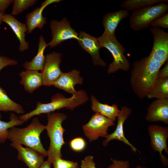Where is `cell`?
<instances>
[{
  "mask_svg": "<svg viewBox=\"0 0 168 168\" xmlns=\"http://www.w3.org/2000/svg\"><path fill=\"white\" fill-rule=\"evenodd\" d=\"M112 163L107 168H130V163L127 160H116L111 159Z\"/></svg>",
  "mask_w": 168,
  "mask_h": 168,
  "instance_id": "cell-31",
  "label": "cell"
},
{
  "mask_svg": "<svg viewBox=\"0 0 168 168\" xmlns=\"http://www.w3.org/2000/svg\"><path fill=\"white\" fill-rule=\"evenodd\" d=\"M163 64L150 55L133 62L129 82L136 95L143 99L158 79V72Z\"/></svg>",
  "mask_w": 168,
  "mask_h": 168,
  "instance_id": "cell-1",
  "label": "cell"
},
{
  "mask_svg": "<svg viewBox=\"0 0 168 168\" xmlns=\"http://www.w3.org/2000/svg\"><path fill=\"white\" fill-rule=\"evenodd\" d=\"M52 39L48 43L51 48L57 46L61 42L66 40L75 39L77 40L78 34L71 27L66 18L60 21L52 20L50 22Z\"/></svg>",
  "mask_w": 168,
  "mask_h": 168,
  "instance_id": "cell-9",
  "label": "cell"
},
{
  "mask_svg": "<svg viewBox=\"0 0 168 168\" xmlns=\"http://www.w3.org/2000/svg\"><path fill=\"white\" fill-rule=\"evenodd\" d=\"M149 30L153 38V47L149 55L163 64L168 58V33L158 27H151Z\"/></svg>",
  "mask_w": 168,
  "mask_h": 168,
  "instance_id": "cell-11",
  "label": "cell"
},
{
  "mask_svg": "<svg viewBox=\"0 0 168 168\" xmlns=\"http://www.w3.org/2000/svg\"><path fill=\"white\" fill-rule=\"evenodd\" d=\"M2 118L0 113V144L4 143L8 137V130L14 126L22 125L24 121L20 120L14 113L11 114L10 120L5 122L1 120Z\"/></svg>",
  "mask_w": 168,
  "mask_h": 168,
  "instance_id": "cell-25",
  "label": "cell"
},
{
  "mask_svg": "<svg viewBox=\"0 0 168 168\" xmlns=\"http://www.w3.org/2000/svg\"><path fill=\"white\" fill-rule=\"evenodd\" d=\"M45 129L37 117L34 118L31 123L23 128L13 127L8 130V139L12 142L24 145L31 148L44 157L47 156V151L44 147L40 139V135Z\"/></svg>",
  "mask_w": 168,
  "mask_h": 168,
  "instance_id": "cell-3",
  "label": "cell"
},
{
  "mask_svg": "<svg viewBox=\"0 0 168 168\" xmlns=\"http://www.w3.org/2000/svg\"><path fill=\"white\" fill-rule=\"evenodd\" d=\"M129 16L128 12L125 9L106 13L103 18L102 24L104 30L102 35L105 37L115 35V30L119 22Z\"/></svg>",
  "mask_w": 168,
  "mask_h": 168,
  "instance_id": "cell-19",
  "label": "cell"
},
{
  "mask_svg": "<svg viewBox=\"0 0 168 168\" xmlns=\"http://www.w3.org/2000/svg\"><path fill=\"white\" fill-rule=\"evenodd\" d=\"M97 38L101 48H106L113 58V61L109 64L107 70L108 74H113L119 70L127 72L130 69V62L124 54L126 49L115 35L111 37L101 35Z\"/></svg>",
  "mask_w": 168,
  "mask_h": 168,
  "instance_id": "cell-6",
  "label": "cell"
},
{
  "mask_svg": "<svg viewBox=\"0 0 168 168\" xmlns=\"http://www.w3.org/2000/svg\"><path fill=\"white\" fill-rule=\"evenodd\" d=\"M92 110L95 113H99L113 120L116 121L120 110L117 105L113 104L109 105L100 102L94 96H91Z\"/></svg>",
  "mask_w": 168,
  "mask_h": 168,
  "instance_id": "cell-22",
  "label": "cell"
},
{
  "mask_svg": "<svg viewBox=\"0 0 168 168\" xmlns=\"http://www.w3.org/2000/svg\"><path fill=\"white\" fill-rule=\"evenodd\" d=\"M168 4L166 2L140 8L132 11L128 22L131 29L135 31L148 28L156 19L168 13Z\"/></svg>",
  "mask_w": 168,
  "mask_h": 168,
  "instance_id": "cell-5",
  "label": "cell"
},
{
  "mask_svg": "<svg viewBox=\"0 0 168 168\" xmlns=\"http://www.w3.org/2000/svg\"><path fill=\"white\" fill-rule=\"evenodd\" d=\"M114 122L98 113L92 115L88 122L83 125L84 135L90 142L108 135L109 127L115 125Z\"/></svg>",
  "mask_w": 168,
  "mask_h": 168,
  "instance_id": "cell-7",
  "label": "cell"
},
{
  "mask_svg": "<svg viewBox=\"0 0 168 168\" xmlns=\"http://www.w3.org/2000/svg\"><path fill=\"white\" fill-rule=\"evenodd\" d=\"M146 120L149 122H161L168 124V99L152 102L147 109Z\"/></svg>",
  "mask_w": 168,
  "mask_h": 168,
  "instance_id": "cell-14",
  "label": "cell"
},
{
  "mask_svg": "<svg viewBox=\"0 0 168 168\" xmlns=\"http://www.w3.org/2000/svg\"><path fill=\"white\" fill-rule=\"evenodd\" d=\"M146 97L149 99H168V77L158 78Z\"/></svg>",
  "mask_w": 168,
  "mask_h": 168,
  "instance_id": "cell-24",
  "label": "cell"
},
{
  "mask_svg": "<svg viewBox=\"0 0 168 168\" xmlns=\"http://www.w3.org/2000/svg\"><path fill=\"white\" fill-rule=\"evenodd\" d=\"M48 123L45 129L50 140L49 146L47 150V160L52 163L55 158H62L61 149L65 143L63 134L65 131L62 123L66 120L67 116L58 112H51L47 114Z\"/></svg>",
  "mask_w": 168,
  "mask_h": 168,
  "instance_id": "cell-4",
  "label": "cell"
},
{
  "mask_svg": "<svg viewBox=\"0 0 168 168\" xmlns=\"http://www.w3.org/2000/svg\"><path fill=\"white\" fill-rule=\"evenodd\" d=\"M59 0H46L43 2L40 7L36 8L33 11L28 13L26 16V25L28 32L31 33L36 28L40 29L46 23V19L42 15L44 9L48 5L55 2H58Z\"/></svg>",
  "mask_w": 168,
  "mask_h": 168,
  "instance_id": "cell-17",
  "label": "cell"
},
{
  "mask_svg": "<svg viewBox=\"0 0 168 168\" xmlns=\"http://www.w3.org/2000/svg\"><path fill=\"white\" fill-rule=\"evenodd\" d=\"M69 144L71 149L77 152L83 151L86 146L85 140L82 138L80 137L76 138L71 140Z\"/></svg>",
  "mask_w": 168,
  "mask_h": 168,
  "instance_id": "cell-29",
  "label": "cell"
},
{
  "mask_svg": "<svg viewBox=\"0 0 168 168\" xmlns=\"http://www.w3.org/2000/svg\"><path fill=\"white\" fill-rule=\"evenodd\" d=\"M19 75L21 78L20 83L30 93L43 85L41 73L38 71L26 70L21 72Z\"/></svg>",
  "mask_w": 168,
  "mask_h": 168,
  "instance_id": "cell-20",
  "label": "cell"
},
{
  "mask_svg": "<svg viewBox=\"0 0 168 168\" xmlns=\"http://www.w3.org/2000/svg\"><path fill=\"white\" fill-rule=\"evenodd\" d=\"M167 2V0H127L122 2L120 7L128 12L133 11L140 8L152 6L156 3Z\"/></svg>",
  "mask_w": 168,
  "mask_h": 168,
  "instance_id": "cell-26",
  "label": "cell"
},
{
  "mask_svg": "<svg viewBox=\"0 0 168 168\" xmlns=\"http://www.w3.org/2000/svg\"><path fill=\"white\" fill-rule=\"evenodd\" d=\"M52 163L48 160L44 161L39 168H51Z\"/></svg>",
  "mask_w": 168,
  "mask_h": 168,
  "instance_id": "cell-36",
  "label": "cell"
},
{
  "mask_svg": "<svg viewBox=\"0 0 168 168\" xmlns=\"http://www.w3.org/2000/svg\"><path fill=\"white\" fill-rule=\"evenodd\" d=\"M0 111H13L17 114H23L25 113L22 106L12 100L4 90L0 86Z\"/></svg>",
  "mask_w": 168,
  "mask_h": 168,
  "instance_id": "cell-23",
  "label": "cell"
},
{
  "mask_svg": "<svg viewBox=\"0 0 168 168\" xmlns=\"http://www.w3.org/2000/svg\"><path fill=\"white\" fill-rule=\"evenodd\" d=\"M77 40L82 49L90 54L95 65L102 67L106 66L105 62L100 57V50L101 48L97 38L81 31Z\"/></svg>",
  "mask_w": 168,
  "mask_h": 168,
  "instance_id": "cell-13",
  "label": "cell"
},
{
  "mask_svg": "<svg viewBox=\"0 0 168 168\" xmlns=\"http://www.w3.org/2000/svg\"><path fill=\"white\" fill-rule=\"evenodd\" d=\"M3 14L0 12V25L1 24L2 22V17Z\"/></svg>",
  "mask_w": 168,
  "mask_h": 168,
  "instance_id": "cell-37",
  "label": "cell"
},
{
  "mask_svg": "<svg viewBox=\"0 0 168 168\" xmlns=\"http://www.w3.org/2000/svg\"><path fill=\"white\" fill-rule=\"evenodd\" d=\"M132 113V110L129 107L125 105L121 107L117 117V123L115 129L111 133L108 134L105 137V139L102 143L104 146L106 147L110 141L116 140L123 142L129 146L133 152H136L137 151L139 152L125 138L124 132V124Z\"/></svg>",
  "mask_w": 168,
  "mask_h": 168,
  "instance_id": "cell-12",
  "label": "cell"
},
{
  "mask_svg": "<svg viewBox=\"0 0 168 168\" xmlns=\"http://www.w3.org/2000/svg\"><path fill=\"white\" fill-rule=\"evenodd\" d=\"M13 2L12 0H0V12L4 13L5 11Z\"/></svg>",
  "mask_w": 168,
  "mask_h": 168,
  "instance_id": "cell-35",
  "label": "cell"
},
{
  "mask_svg": "<svg viewBox=\"0 0 168 168\" xmlns=\"http://www.w3.org/2000/svg\"><path fill=\"white\" fill-rule=\"evenodd\" d=\"M11 146L18 152V160L23 161L28 168H39L44 162V157L35 150L12 142Z\"/></svg>",
  "mask_w": 168,
  "mask_h": 168,
  "instance_id": "cell-15",
  "label": "cell"
},
{
  "mask_svg": "<svg viewBox=\"0 0 168 168\" xmlns=\"http://www.w3.org/2000/svg\"><path fill=\"white\" fill-rule=\"evenodd\" d=\"M37 2L36 0H14L11 15L13 16L18 15L33 6Z\"/></svg>",
  "mask_w": 168,
  "mask_h": 168,
  "instance_id": "cell-27",
  "label": "cell"
},
{
  "mask_svg": "<svg viewBox=\"0 0 168 168\" xmlns=\"http://www.w3.org/2000/svg\"><path fill=\"white\" fill-rule=\"evenodd\" d=\"M62 55L61 53L55 52L46 55L41 72L43 85L47 86L53 85L62 73L60 68Z\"/></svg>",
  "mask_w": 168,
  "mask_h": 168,
  "instance_id": "cell-10",
  "label": "cell"
},
{
  "mask_svg": "<svg viewBox=\"0 0 168 168\" xmlns=\"http://www.w3.org/2000/svg\"><path fill=\"white\" fill-rule=\"evenodd\" d=\"M150 136L151 147L155 152L159 154L160 160L165 167L168 165L167 158L162 154L164 151L168 155L167 141L168 138V127L158 125L152 124L147 127Z\"/></svg>",
  "mask_w": 168,
  "mask_h": 168,
  "instance_id": "cell-8",
  "label": "cell"
},
{
  "mask_svg": "<svg viewBox=\"0 0 168 168\" xmlns=\"http://www.w3.org/2000/svg\"><path fill=\"white\" fill-rule=\"evenodd\" d=\"M2 21L8 24L20 41L19 48L21 52H23L28 49L29 45L25 40L26 33L28 31L26 24L22 23L11 14L4 13L2 17Z\"/></svg>",
  "mask_w": 168,
  "mask_h": 168,
  "instance_id": "cell-18",
  "label": "cell"
},
{
  "mask_svg": "<svg viewBox=\"0 0 168 168\" xmlns=\"http://www.w3.org/2000/svg\"><path fill=\"white\" fill-rule=\"evenodd\" d=\"M135 168H147L146 167L144 166H141L139 165L136 166Z\"/></svg>",
  "mask_w": 168,
  "mask_h": 168,
  "instance_id": "cell-38",
  "label": "cell"
},
{
  "mask_svg": "<svg viewBox=\"0 0 168 168\" xmlns=\"http://www.w3.org/2000/svg\"><path fill=\"white\" fill-rule=\"evenodd\" d=\"M88 99L86 92L82 90L78 91L72 97L68 98H66L60 93H57L52 96L50 102L42 103L38 101L35 109L28 113L20 115L19 118L25 122L34 116L47 114L64 108L73 110L86 103Z\"/></svg>",
  "mask_w": 168,
  "mask_h": 168,
  "instance_id": "cell-2",
  "label": "cell"
},
{
  "mask_svg": "<svg viewBox=\"0 0 168 168\" xmlns=\"http://www.w3.org/2000/svg\"><path fill=\"white\" fill-rule=\"evenodd\" d=\"M54 168H78L77 162L65 160L61 158L55 159L52 161Z\"/></svg>",
  "mask_w": 168,
  "mask_h": 168,
  "instance_id": "cell-28",
  "label": "cell"
},
{
  "mask_svg": "<svg viewBox=\"0 0 168 168\" xmlns=\"http://www.w3.org/2000/svg\"><path fill=\"white\" fill-rule=\"evenodd\" d=\"M18 62L7 57L0 56V71L4 68L10 65L17 64Z\"/></svg>",
  "mask_w": 168,
  "mask_h": 168,
  "instance_id": "cell-33",
  "label": "cell"
},
{
  "mask_svg": "<svg viewBox=\"0 0 168 168\" xmlns=\"http://www.w3.org/2000/svg\"><path fill=\"white\" fill-rule=\"evenodd\" d=\"M83 79L80 76V71L73 69L67 72H63L53 85L73 95L77 91L75 90V86L82 84Z\"/></svg>",
  "mask_w": 168,
  "mask_h": 168,
  "instance_id": "cell-16",
  "label": "cell"
},
{
  "mask_svg": "<svg viewBox=\"0 0 168 168\" xmlns=\"http://www.w3.org/2000/svg\"><path fill=\"white\" fill-rule=\"evenodd\" d=\"M152 27H161L163 28H168V13L153 21L150 24Z\"/></svg>",
  "mask_w": 168,
  "mask_h": 168,
  "instance_id": "cell-30",
  "label": "cell"
},
{
  "mask_svg": "<svg viewBox=\"0 0 168 168\" xmlns=\"http://www.w3.org/2000/svg\"><path fill=\"white\" fill-rule=\"evenodd\" d=\"M168 77V61H167L164 67L159 70L157 75L158 78Z\"/></svg>",
  "mask_w": 168,
  "mask_h": 168,
  "instance_id": "cell-34",
  "label": "cell"
},
{
  "mask_svg": "<svg viewBox=\"0 0 168 168\" xmlns=\"http://www.w3.org/2000/svg\"><path fill=\"white\" fill-rule=\"evenodd\" d=\"M80 166L81 168H96L93 156L89 155L86 156L81 161Z\"/></svg>",
  "mask_w": 168,
  "mask_h": 168,
  "instance_id": "cell-32",
  "label": "cell"
},
{
  "mask_svg": "<svg viewBox=\"0 0 168 168\" xmlns=\"http://www.w3.org/2000/svg\"><path fill=\"white\" fill-rule=\"evenodd\" d=\"M48 46L42 35L40 37L38 52L36 55L30 61H26L23 63L24 68L26 70L42 71L43 69L45 60L44 52Z\"/></svg>",
  "mask_w": 168,
  "mask_h": 168,
  "instance_id": "cell-21",
  "label": "cell"
}]
</instances>
